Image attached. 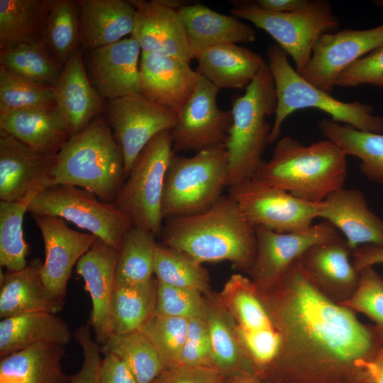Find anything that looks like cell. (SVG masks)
<instances>
[{
	"label": "cell",
	"mask_w": 383,
	"mask_h": 383,
	"mask_svg": "<svg viewBox=\"0 0 383 383\" xmlns=\"http://www.w3.org/2000/svg\"><path fill=\"white\" fill-rule=\"evenodd\" d=\"M261 293L282 340L268 370L286 383H361L360 362L382 343L373 326L323 294L296 261Z\"/></svg>",
	"instance_id": "cell-1"
},
{
	"label": "cell",
	"mask_w": 383,
	"mask_h": 383,
	"mask_svg": "<svg viewBox=\"0 0 383 383\" xmlns=\"http://www.w3.org/2000/svg\"><path fill=\"white\" fill-rule=\"evenodd\" d=\"M160 236L201 264L228 261L247 272L256 254L255 226L228 194L201 213L166 218Z\"/></svg>",
	"instance_id": "cell-2"
},
{
	"label": "cell",
	"mask_w": 383,
	"mask_h": 383,
	"mask_svg": "<svg viewBox=\"0 0 383 383\" xmlns=\"http://www.w3.org/2000/svg\"><path fill=\"white\" fill-rule=\"evenodd\" d=\"M348 155L328 139L304 145L286 135L255 176L304 201L318 204L343 187Z\"/></svg>",
	"instance_id": "cell-3"
},
{
	"label": "cell",
	"mask_w": 383,
	"mask_h": 383,
	"mask_svg": "<svg viewBox=\"0 0 383 383\" xmlns=\"http://www.w3.org/2000/svg\"><path fill=\"white\" fill-rule=\"evenodd\" d=\"M125 181L124 159L104 114L71 136L55 157L49 187L73 185L113 202Z\"/></svg>",
	"instance_id": "cell-4"
},
{
	"label": "cell",
	"mask_w": 383,
	"mask_h": 383,
	"mask_svg": "<svg viewBox=\"0 0 383 383\" xmlns=\"http://www.w3.org/2000/svg\"><path fill=\"white\" fill-rule=\"evenodd\" d=\"M266 52L277 96L270 144L278 140L283 123L289 116L306 108L317 109L328 114L332 121L360 131L383 132V117L373 114L374 109L370 104L340 101L310 84L291 65L288 55L277 43L270 45Z\"/></svg>",
	"instance_id": "cell-5"
},
{
	"label": "cell",
	"mask_w": 383,
	"mask_h": 383,
	"mask_svg": "<svg viewBox=\"0 0 383 383\" xmlns=\"http://www.w3.org/2000/svg\"><path fill=\"white\" fill-rule=\"evenodd\" d=\"M233 122L226 143L228 159V187L254 177L263 162L275 113L277 96L267 62L242 96L232 99Z\"/></svg>",
	"instance_id": "cell-6"
},
{
	"label": "cell",
	"mask_w": 383,
	"mask_h": 383,
	"mask_svg": "<svg viewBox=\"0 0 383 383\" xmlns=\"http://www.w3.org/2000/svg\"><path fill=\"white\" fill-rule=\"evenodd\" d=\"M228 159L225 146L173 154L164 182L161 210L164 219L191 216L213 206L228 187Z\"/></svg>",
	"instance_id": "cell-7"
},
{
	"label": "cell",
	"mask_w": 383,
	"mask_h": 383,
	"mask_svg": "<svg viewBox=\"0 0 383 383\" xmlns=\"http://www.w3.org/2000/svg\"><path fill=\"white\" fill-rule=\"evenodd\" d=\"M230 13L250 21L267 32L288 55L299 72L309 62L313 46L323 33L338 31V18L325 0H309L302 8L288 13H273L250 0L230 1Z\"/></svg>",
	"instance_id": "cell-8"
},
{
	"label": "cell",
	"mask_w": 383,
	"mask_h": 383,
	"mask_svg": "<svg viewBox=\"0 0 383 383\" xmlns=\"http://www.w3.org/2000/svg\"><path fill=\"white\" fill-rule=\"evenodd\" d=\"M170 131L155 135L133 162L114 204L135 226L160 235L165 177L172 155Z\"/></svg>",
	"instance_id": "cell-9"
},
{
	"label": "cell",
	"mask_w": 383,
	"mask_h": 383,
	"mask_svg": "<svg viewBox=\"0 0 383 383\" xmlns=\"http://www.w3.org/2000/svg\"><path fill=\"white\" fill-rule=\"evenodd\" d=\"M28 211L70 221L117 250L133 226L129 217L113 202L101 201L91 192L69 184L41 190L30 200Z\"/></svg>",
	"instance_id": "cell-10"
},
{
	"label": "cell",
	"mask_w": 383,
	"mask_h": 383,
	"mask_svg": "<svg viewBox=\"0 0 383 383\" xmlns=\"http://www.w3.org/2000/svg\"><path fill=\"white\" fill-rule=\"evenodd\" d=\"M217 297L247 355L258 362L273 358L280 348L281 336L255 283L241 274H233Z\"/></svg>",
	"instance_id": "cell-11"
},
{
	"label": "cell",
	"mask_w": 383,
	"mask_h": 383,
	"mask_svg": "<svg viewBox=\"0 0 383 383\" xmlns=\"http://www.w3.org/2000/svg\"><path fill=\"white\" fill-rule=\"evenodd\" d=\"M228 194L255 226L287 233L306 229L317 218V204L297 198L256 176L228 187Z\"/></svg>",
	"instance_id": "cell-12"
},
{
	"label": "cell",
	"mask_w": 383,
	"mask_h": 383,
	"mask_svg": "<svg viewBox=\"0 0 383 383\" xmlns=\"http://www.w3.org/2000/svg\"><path fill=\"white\" fill-rule=\"evenodd\" d=\"M103 114L122 150L125 179L144 147L157 134L171 131L179 119L178 113L143 94L106 101Z\"/></svg>",
	"instance_id": "cell-13"
},
{
	"label": "cell",
	"mask_w": 383,
	"mask_h": 383,
	"mask_svg": "<svg viewBox=\"0 0 383 383\" xmlns=\"http://www.w3.org/2000/svg\"><path fill=\"white\" fill-rule=\"evenodd\" d=\"M219 89L200 75L197 85L170 131L172 151L195 152L225 146L232 125L231 111L218 107Z\"/></svg>",
	"instance_id": "cell-14"
},
{
	"label": "cell",
	"mask_w": 383,
	"mask_h": 383,
	"mask_svg": "<svg viewBox=\"0 0 383 383\" xmlns=\"http://www.w3.org/2000/svg\"><path fill=\"white\" fill-rule=\"evenodd\" d=\"M255 231L256 254L248 274L261 292L275 286L309 248L339 235L326 221L292 233H280L262 226H255Z\"/></svg>",
	"instance_id": "cell-15"
},
{
	"label": "cell",
	"mask_w": 383,
	"mask_h": 383,
	"mask_svg": "<svg viewBox=\"0 0 383 383\" xmlns=\"http://www.w3.org/2000/svg\"><path fill=\"white\" fill-rule=\"evenodd\" d=\"M382 45L383 23L370 29L323 33L299 74L310 84L331 94L337 78L346 68Z\"/></svg>",
	"instance_id": "cell-16"
},
{
	"label": "cell",
	"mask_w": 383,
	"mask_h": 383,
	"mask_svg": "<svg viewBox=\"0 0 383 383\" xmlns=\"http://www.w3.org/2000/svg\"><path fill=\"white\" fill-rule=\"evenodd\" d=\"M141 49L131 35L83 54L89 79L106 101L142 94Z\"/></svg>",
	"instance_id": "cell-17"
},
{
	"label": "cell",
	"mask_w": 383,
	"mask_h": 383,
	"mask_svg": "<svg viewBox=\"0 0 383 383\" xmlns=\"http://www.w3.org/2000/svg\"><path fill=\"white\" fill-rule=\"evenodd\" d=\"M45 245L41 275L47 289L65 301L72 268L89 251L96 237L71 229L60 217L31 214Z\"/></svg>",
	"instance_id": "cell-18"
},
{
	"label": "cell",
	"mask_w": 383,
	"mask_h": 383,
	"mask_svg": "<svg viewBox=\"0 0 383 383\" xmlns=\"http://www.w3.org/2000/svg\"><path fill=\"white\" fill-rule=\"evenodd\" d=\"M55 157L29 147L0 129L1 201H30L48 187Z\"/></svg>",
	"instance_id": "cell-19"
},
{
	"label": "cell",
	"mask_w": 383,
	"mask_h": 383,
	"mask_svg": "<svg viewBox=\"0 0 383 383\" xmlns=\"http://www.w3.org/2000/svg\"><path fill=\"white\" fill-rule=\"evenodd\" d=\"M353 250L340 235L309 248L296 261L311 283L326 296L340 304L356 291L360 272L350 261Z\"/></svg>",
	"instance_id": "cell-20"
},
{
	"label": "cell",
	"mask_w": 383,
	"mask_h": 383,
	"mask_svg": "<svg viewBox=\"0 0 383 383\" xmlns=\"http://www.w3.org/2000/svg\"><path fill=\"white\" fill-rule=\"evenodd\" d=\"M136 9L135 22L131 35L141 52L172 57L188 62L194 59L185 28L177 11L160 0H128Z\"/></svg>",
	"instance_id": "cell-21"
},
{
	"label": "cell",
	"mask_w": 383,
	"mask_h": 383,
	"mask_svg": "<svg viewBox=\"0 0 383 383\" xmlns=\"http://www.w3.org/2000/svg\"><path fill=\"white\" fill-rule=\"evenodd\" d=\"M118 250L96 238L76 265L85 283L92 309L90 324L98 343L104 344L113 335L111 301L116 285Z\"/></svg>",
	"instance_id": "cell-22"
},
{
	"label": "cell",
	"mask_w": 383,
	"mask_h": 383,
	"mask_svg": "<svg viewBox=\"0 0 383 383\" xmlns=\"http://www.w3.org/2000/svg\"><path fill=\"white\" fill-rule=\"evenodd\" d=\"M317 218L340 231L352 250L367 244L383 245V219L370 210L360 189L333 192L318 203Z\"/></svg>",
	"instance_id": "cell-23"
},
{
	"label": "cell",
	"mask_w": 383,
	"mask_h": 383,
	"mask_svg": "<svg viewBox=\"0 0 383 383\" xmlns=\"http://www.w3.org/2000/svg\"><path fill=\"white\" fill-rule=\"evenodd\" d=\"M83 54L80 49L68 60L55 87V106L70 138L103 114L106 106L89 79Z\"/></svg>",
	"instance_id": "cell-24"
},
{
	"label": "cell",
	"mask_w": 383,
	"mask_h": 383,
	"mask_svg": "<svg viewBox=\"0 0 383 383\" xmlns=\"http://www.w3.org/2000/svg\"><path fill=\"white\" fill-rule=\"evenodd\" d=\"M140 74L142 94L178 113L192 96L200 76L185 60L143 52Z\"/></svg>",
	"instance_id": "cell-25"
},
{
	"label": "cell",
	"mask_w": 383,
	"mask_h": 383,
	"mask_svg": "<svg viewBox=\"0 0 383 383\" xmlns=\"http://www.w3.org/2000/svg\"><path fill=\"white\" fill-rule=\"evenodd\" d=\"M177 11L194 59L199 52L213 46L256 40L255 30L231 14L218 13L199 3L187 4Z\"/></svg>",
	"instance_id": "cell-26"
},
{
	"label": "cell",
	"mask_w": 383,
	"mask_h": 383,
	"mask_svg": "<svg viewBox=\"0 0 383 383\" xmlns=\"http://www.w3.org/2000/svg\"><path fill=\"white\" fill-rule=\"evenodd\" d=\"M43 262L35 259L19 271H1L0 317L24 313L60 311L64 302L46 287L41 275Z\"/></svg>",
	"instance_id": "cell-27"
},
{
	"label": "cell",
	"mask_w": 383,
	"mask_h": 383,
	"mask_svg": "<svg viewBox=\"0 0 383 383\" xmlns=\"http://www.w3.org/2000/svg\"><path fill=\"white\" fill-rule=\"evenodd\" d=\"M81 14V48L90 50L130 36L136 9L128 0H78Z\"/></svg>",
	"instance_id": "cell-28"
},
{
	"label": "cell",
	"mask_w": 383,
	"mask_h": 383,
	"mask_svg": "<svg viewBox=\"0 0 383 383\" xmlns=\"http://www.w3.org/2000/svg\"><path fill=\"white\" fill-rule=\"evenodd\" d=\"M0 129L52 156L56 155L70 138L55 105L1 112Z\"/></svg>",
	"instance_id": "cell-29"
},
{
	"label": "cell",
	"mask_w": 383,
	"mask_h": 383,
	"mask_svg": "<svg viewBox=\"0 0 383 383\" xmlns=\"http://www.w3.org/2000/svg\"><path fill=\"white\" fill-rule=\"evenodd\" d=\"M195 59L196 71L219 89H245L266 63L260 55L237 44L206 48Z\"/></svg>",
	"instance_id": "cell-30"
},
{
	"label": "cell",
	"mask_w": 383,
	"mask_h": 383,
	"mask_svg": "<svg viewBox=\"0 0 383 383\" xmlns=\"http://www.w3.org/2000/svg\"><path fill=\"white\" fill-rule=\"evenodd\" d=\"M72 334L67 323L55 313L33 312L0 322L1 358L40 343L67 345Z\"/></svg>",
	"instance_id": "cell-31"
},
{
	"label": "cell",
	"mask_w": 383,
	"mask_h": 383,
	"mask_svg": "<svg viewBox=\"0 0 383 383\" xmlns=\"http://www.w3.org/2000/svg\"><path fill=\"white\" fill-rule=\"evenodd\" d=\"M207 301L213 367L226 379L259 376L234 331L233 324L217 294L204 295Z\"/></svg>",
	"instance_id": "cell-32"
},
{
	"label": "cell",
	"mask_w": 383,
	"mask_h": 383,
	"mask_svg": "<svg viewBox=\"0 0 383 383\" xmlns=\"http://www.w3.org/2000/svg\"><path fill=\"white\" fill-rule=\"evenodd\" d=\"M65 346L40 343L1 358L0 379L22 383H71L62 367Z\"/></svg>",
	"instance_id": "cell-33"
},
{
	"label": "cell",
	"mask_w": 383,
	"mask_h": 383,
	"mask_svg": "<svg viewBox=\"0 0 383 383\" xmlns=\"http://www.w3.org/2000/svg\"><path fill=\"white\" fill-rule=\"evenodd\" d=\"M322 135L348 156L357 157L359 169L369 180L383 184V133L357 130L323 118L318 123Z\"/></svg>",
	"instance_id": "cell-34"
},
{
	"label": "cell",
	"mask_w": 383,
	"mask_h": 383,
	"mask_svg": "<svg viewBox=\"0 0 383 383\" xmlns=\"http://www.w3.org/2000/svg\"><path fill=\"white\" fill-rule=\"evenodd\" d=\"M52 0H0V50L43 42Z\"/></svg>",
	"instance_id": "cell-35"
},
{
	"label": "cell",
	"mask_w": 383,
	"mask_h": 383,
	"mask_svg": "<svg viewBox=\"0 0 383 383\" xmlns=\"http://www.w3.org/2000/svg\"><path fill=\"white\" fill-rule=\"evenodd\" d=\"M157 280L140 284H116L111 301L113 335L138 331L153 315Z\"/></svg>",
	"instance_id": "cell-36"
},
{
	"label": "cell",
	"mask_w": 383,
	"mask_h": 383,
	"mask_svg": "<svg viewBox=\"0 0 383 383\" xmlns=\"http://www.w3.org/2000/svg\"><path fill=\"white\" fill-rule=\"evenodd\" d=\"M43 43L62 66L82 49L78 0H52Z\"/></svg>",
	"instance_id": "cell-37"
},
{
	"label": "cell",
	"mask_w": 383,
	"mask_h": 383,
	"mask_svg": "<svg viewBox=\"0 0 383 383\" xmlns=\"http://www.w3.org/2000/svg\"><path fill=\"white\" fill-rule=\"evenodd\" d=\"M155 237L135 226L127 231L118 250L116 284H140L153 278Z\"/></svg>",
	"instance_id": "cell-38"
},
{
	"label": "cell",
	"mask_w": 383,
	"mask_h": 383,
	"mask_svg": "<svg viewBox=\"0 0 383 383\" xmlns=\"http://www.w3.org/2000/svg\"><path fill=\"white\" fill-rule=\"evenodd\" d=\"M0 66L23 78L52 87L57 84L64 68L43 42L1 50Z\"/></svg>",
	"instance_id": "cell-39"
},
{
	"label": "cell",
	"mask_w": 383,
	"mask_h": 383,
	"mask_svg": "<svg viewBox=\"0 0 383 383\" xmlns=\"http://www.w3.org/2000/svg\"><path fill=\"white\" fill-rule=\"evenodd\" d=\"M154 274L158 282L176 287L210 294L209 275L202 264L189 255L163 243H157Z\"/></svg>",
	"instance_id": "cell-40"
},
{
	"label": "cell",
	"mask_w": 383,
	"mask_h": 383,
	"mask_svg": "<svg viewBox=\"0 0 383 383\" xmlns=\"http://www.w3.org/2000/svg\"><path fill=\"white\" fill-rule=\"evenodd\" d=\"M101 353H111L130 368L138 383H151L163 370L159 355L149 340L135 331L112 336L101 347Z\"/></svg>",
	"instance_id": "cell-41"
},
{
	"label": "cell",
	"mask_w": 383,
	"mask_h": 383,
	"mask_svg": "<svg viewBox=\"0 0 383 383\" xmlns=\"http://www.w3.org/2000/svg\"><path fill=\"white\" fill-rule=\"evenodd\" d=\"M29 201H0V265L7 272L19 271L28 265L23 221Z\"/></svg>",
	"instance_id": "cell-42"
},
{
	"label": "cell",
	"mask_w": 383,
	"mask_h": 383,
	"mask_svg": "<svg viewBox=\"0 0 383 383\" xmlns=\"http://www.w3.org/2000/svg\"><path fill=\"white\" fill-rule=\"evenodd\" d=\"M55 105V87L23 78L0 66V113Z\"/></svg>",
	"instance_id": "cell-43"
},
{
	"label": "cell",
	"mask_w": 383,
	"mask_h": 383,
	"mask_svg": "<svg viewBox=\"0 0 383 383\" xmlns=\"http://www.w3.org/2000/svg\"><path fill=\"white\" fill-rule=\"evenodd\" d=\"M187 327V319L153 314L138 331L153 345L166 370L179 365Z\"/></svg>",
	"instance_id": "cell-44"
},
{
	"label": "cell",
	"mask_w": 383,
	"mask_h": 383,
	"mask_svg": "<svg viewBox=\"0 0 383 383\" xmlns=\"http://www.w3.org/2000/svg\"><path fill=\"white\" fill-rule=\"evenodd\" d=\"M359 272L356 291L340 305L355 313H361L372 321L374 330L383 343V278L374 267H365Z\"/></svg>",
	"instance_id": "cell-45"
},
{
	"label": "cell",
	"mask_w": 383,
	"mask_h": 383,
	"mask_svg": "<svg viewBox=\"0 0 383 383\" xmlns=\"http://www.w3.org/2000/svg\"><path fill=\"white\" fill-rule=\"evenodd\" d=\"M206 313L207 301L202 293L157 281L153 314L189 320L206 318Z\"/></svg>",
	"instance_id": "cell-46"
},
{
	"label": "cell",
	"mask_w": 383,
	"mask_h": 383,
	"mask_svg": "<svg viewBox=\"0 0 383 383\" xmlns=\"http://www.w3.org/2000/svg\"><path fill=\"white\" fill-rule=\"evenodd\" d=\"M177 367H213L212 345L206 318L188 320L187 333Z\"/></svg>",
	"instance_id": "cell-47"
},
{
	"label": "cell",
	"mask_w": 383,
	"mask_h": 383,
	"mask_svg": "<svg viewBox=\"0 0 383 383\" xmlns=\"http://www.w3.org/2000/svg\"><path fill=\"white\" fill-rule=\"evenodd\" d=\"M365 84L383 89V45L346 68L337 78L335 86L354 88Z\"/></svg>",
	"instance_id": "cell-48"
},
{
	"label": "cell",
	"mask_w": 383,
	"mask_h": 383,
	"mask_svg": "<svg viewBox=\"0 0 383 383\" xmlns=\"http://www.w3.org/2000/svg\"><path fill=\"white\" fill-rule=\"evenodd\" d=\"M74 338L83 352V362L80 370L71 375V383H99L102 359L101 347L93 340L89 326L82 325L77 328Z\"/></svg>",
	"instance_id": "cell-49"
},
{
	"label": "cell",
	"mask_w": 383,
	"mask_h": 383,
	"mask_svg": "<svg viewBox=\"0 0 383 383\" xmlns=\"http://www.w3.org/2000/svg\"><path fill=\"white\" fill-rule=\"evenodd\" d=\"M225 380L213 367H176L164 370L151 383H224Z\"/></svg>",
	"instance_id": "cell-50"
},
{
	"label": "cell",
	"mask_w": 383,
	"mask_h": 383,
	"mask_svg": "<svg viewBox=\"0 0 383 383\" xmlns=\"http://www.w3.org/2000/svg\"><path fill=\"white\" fill-rule=\"evenodd\" d=\"M104 355L99 383H138L130 368L121 359L111 353Z\"/></svg>",
	"instance_id": "cell-51"
},
{
	"label": "cell",
	"mask_w": 383,
	"mask_h": 383,
	"mask_svg": "<svg viewBox=\"0 0 383 383\" xmlns=\"http://www.w3.org/2000/svg\"><path fill=\"white\" fill-rule=\"evenodd\" d=\"M353 264L357 272L365 267L383 264V245L376 244L362 245L352 252Z\"/></svg>",
	"instance_id": "cell-52"
},
{
	"label": "cell",
	"mask_w": 383,
	"mask_h": 383,
	"mask_svg": "<svg viewBox=\"0 0 383 383\" xmlns=\"http://www.w3.org/2000/svg\"><path fill=\"white\" fill-rule=\"evenodd\" d=\"M361 383H383V343L360 364Z\"/></svg>",
	"instance_id": "cell-53"
},
{
	"label": "cell",
	"mask_w": 383,
	"mask_h": 383,
	"mask_svg": "<svg viewBox=\"0 0 383 383\" xmlns=\"http://www.w3.org/2000/svg\"><path fill=\"white\" fill-rule=\"evenodd\" d=\"M255 6L270 12L288 13L304 6L309 0H252Z\"/></svg>",
	"instance_id": "cell-54"
},
{
	"label": "cell",
	"mask_w": 383,
	"mask_h": 383,
	"mask_svg": "<svg viewBox=\"0 0 383 383\" xmlns=\"http://www.w3.org/2000/svg\"><path fill=\"white\" fill-rule=\"evenodd\" d=\"M224 383H268L259 379V376H246L226 379Z\"/></svg>",
	"instance_id": "cell-55"
},
{
	"label": "cell",
	"mask_w": 383,
	"mask_h": 383,
	"mask_svg": "<svg viewBox=\"0 0 383 383\" xmlns=\"http://www.w3.org/2000/svg\"><path fill=\"white\" fill-rule=\"evenodd\" d=\"M0 383H22L19 381L8 379H0Z\"/></svg>",
	"instance_id": "cell-56"
},
{
	"label": "cell",
	"mask_w": 383,
	"mask_h": 383,
	"mask_svg": "<svg viewBox=\"0 0 383 383\" xmlns=\"http://www.w3.org/2000/svg\"><path fill=\"white\" fill-rule=\"evenodd\" d=\"M373 3L375 6H377L383 11V0H375L373 1Z\"/></svg>",
	"instance_id": "cell-57"
}]
</instances>
